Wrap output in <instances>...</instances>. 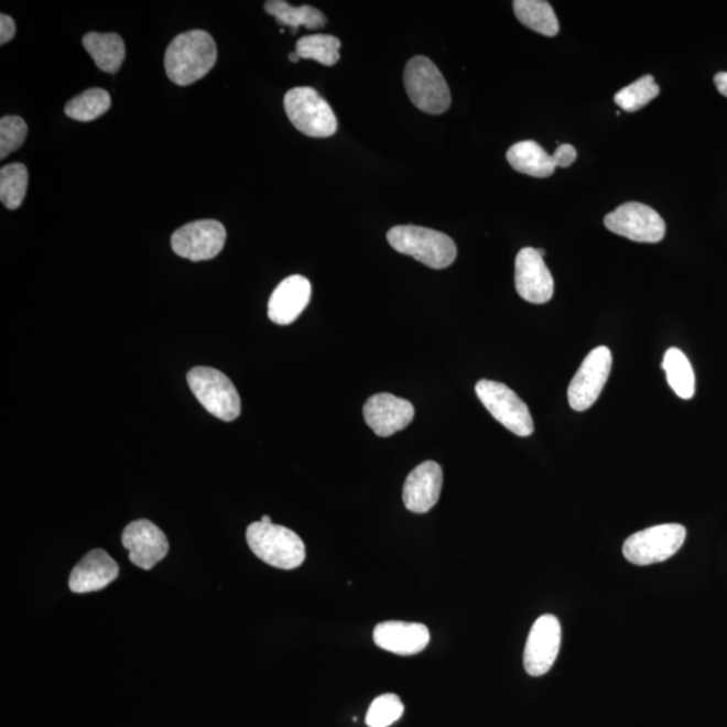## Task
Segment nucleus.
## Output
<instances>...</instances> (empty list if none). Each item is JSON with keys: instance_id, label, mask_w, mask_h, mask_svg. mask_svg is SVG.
Wrapping results in <instances>:
<instances>
[{"instance_id": "nucleus-17", "label": "nucleus", "mask_w": 727, "mask_h": 727, "mask_svg": "<svg viewBox=\"0 0 727 727\" xmlns=\"http://www.w3.org/2000/svg\"><path fill=\"white\" fill-rule=\"evenodd\" d=\"M373 641L381 650L411 657L428 645L430 632L420 622L384 621L376 626Z\"/></svg>"}, {"instance_id": "nucleus-22", "label": "nucleus", "mask_w": 727, "mask_h": 727, "mask_svg": "<svg viewBox=\"0 0 727 727\" xmlns=\"http://www.w3.org/2000/svg\"><path fill=\"white\" fill-rule=\"evenodd\" d=\"M264 10L283 26L291 28V32L294 34L299 32L301 26L315 30L324 28L326 24L324 12L312 8V6L294 8V6L283 2V0H270V2H265Z\"/></svg>"}, {"instance_id": "nucleus-4", "label": "nucleus", "mask_w": 727, "mask_h": 727, "mask_svg": "<svg viewBox=\"0 0 727 727\" xmlns=\"http://www.w3.org/2000/svg\"><path fill=\"white\" fill-rule=\"evenodd\" d=\"M404 87L417 109L430 115H441L452 106L451 89L444 75L432 59L411 58L404 69Z\"/></svg>"}, {"instance_id": "nucleus-9", "label": "nucleus", "mask_w": 727, "mask_h": 727, "mask_svg": "<svg viewBox=\"0 0 727 727\" xmlns=\"http://www.w3.org/2000/svg\"><path fill=\"white\" fill-rule=\"evenodd\" d=\"M614 366L611 351L606 347L593 349L569 381L567 398L575 411H586L597 402Z\"/></svg>"}, {"instance_id": "nucleus-36", "label": "nucleus", "mask_w": 727, "mask_h": 727, "mask_svg": "<svg viewBox=\"0 0 727 727\" xmlns=\"http://www.w3.org/2000/svg\"><path fill=\"white\" fill-rule=\"evenodd\" d=\"M538 251H539V253H541V257H542V258H544V257H545V251H544V250H542V248H539V250H538Z\"/></svg>"}, {"instance_id": "nucleus-5", "label": "nucleus", "mask_w": 727, "mask_h": 727, "mask_svg": "<svg viewBox=\"0 0 727 727\" xmlns=\"http://www.w3.org/2000/svg\"><path fill=\"white\" fill-rule=\"evenodd\" d=\"M187 383L198 402L218 420L232 422L241 412L238 390L227 375L210 367H196L187 373Z\"/></svg>"}, {"instance_id": "nucleus-3", "label": "nucleus", "mask_w": 727, "mask_h": 727, "mask_svg": "<svg viewBox=\"0 0 727 727\" xmlns=\"http://www.w3.org/2000/svg\"><path fill=\"white\" fill-rule=\"evenodd\" d=\"M246 536L252 553L267 565L294 569L305 562V543L287 527L254 521L248 527Z\"/></svg>"}, {"instance_id": "nucleus-6", "label": "nucleus", "mask_w": 727, "mask_h": 727, "mask_svg": "<svg viewBox=\"0 0 727 727\" xmlns=\"http://www.w3.org/2000/svg\"><path fill=\"white\" fill-rule=\"evenodd\" d=\"M284 109L296 130L312 138H329L337 131V118L317 90L308 87L290 89Z\"/></svg>"}, {"instance_id": "nucleus-15", "label": "nucleus", "mask_w": 727, "mask_h": 727, "mask_svg": "<svg viewBox=\"0 0 727 727\" xmlns=\"http://www.w3.org/2000/svg\"><path fill=\"white\" fill-rule=\"evenodd\" d=\"M415 409L409 400L391 395V393H376L364 405V417L376 435L390 436L402 432L414 420Z\"/></svg>"}, {"instance_id": "nucleus-11", "label": "nucleus", "mask_w": 727, "mask_h": 727, "mask_svg": "<svg viewBox=\"0 0 727 727\" xmlns=\"http://www.w3.org/2000/svg\"><path fill=\"white\" fill-rule=\"evenodd\" d=\"M227 240V230L220 221L198 220L186 224L172 236V248L181 258L203 262L217 257Z\"/></svg>"}, {"instance_id": "nucleus-1", "label": "nucleus", "mask_w": 727, "mask_h": 727, "mask_svg": "<svg viewBox=\"0 0 727 727\" xmlns=\"http://www.w3.org/2000/svg\"><path fill=\"white\" fill-rule=\"evenodd\" d=\"M217 59V46L209 33L191 30L182 33L166 48V75L174 84L186 87L208 75Z\"/></svg>"}, {"instance_id": "nucleus-30", "label": "nucleus", "mask_w": 727, "mask_h": 727, "mask_svg": "<svg viewBox=\"0 0 727 727\" xmlns=\"http://www.w3.org/2000/svg\"><path fill=\"white\" fill-rule=\"evenodd\" d=\"M26 137V121L21 117H3L0 120V160L20 149Z\"/></svg>"}, {"instance_id": "nucleus-16", "label": "nucleus", "mask_w": 727, "mask_h": 727, "mask_svg": "<svg viewBox=\"0 0 727 727\" xmlns=\"http://www.w3.org/2000/svg\"><path fill=\"white\" fill-rule=\"evenodd\" d=\"M442 484H444V471L441 465L434 460L416 466L403 487V502L409 511L414 513H426L440 500Z\"/></svg>"}, {"instance_id": "nucleus-14", "label": "nucleus", "mask_w": 727, "mask_h": 727, "mask_svg": "<svg viewBox=\"0 0 727 727\" xmlns=\"http://www.w3.org/2000/svg\"><path fill=\"white\" fill-rule=\"evenodd\" d=\"M121 543L129 550L131 563L143 569L153 568L169 554L165 532L145 519L132 521L127 525Z\"/></svg>"}, {"instance_id": "nucleus-20", "label": "nucleus", "mask_w": 727, "mask_h": 727, "mask_svg": "<svg viewBox=\"0 0 727 727\" xmlns=\"http://www.w3.org/2000/svg\"><path fill=\"white\" fill-rule=\"evenodd\" d=\"M507 160L517 172L535 178H547L556 169L553 155L533 141L513 144L508 150Z\"/></svg>"}, {"instance_id": "nucleus-25", "label": "nucleus", "mask_w": 727, "mask_h": 727, "mask_svg": "<svg viewBox=\"0 0 727 727\" xmlns=\"http://www.w3.org/2000/svg\"><path fill=\"white\" fill-rule=\"evenodd\" d=\"M111 105V96L107 90L93 88L66 102L65 113L66 117L85 123L102 117Z\"/></svg>"}, {"instance_id": "nucleus-32", "label": "nucleus", "mask_w": 727, "mask_h": 727, "mask_svg": "<svg viewBox=\"0 0 727 727\" xmlns=\"http://www.w3.org/2000/svg\"><path fill=\"white\" fill-rule=\"evenodd\" d=\"M17 33V24L12 18L6 14L0 15V44L6 45Z\"/></svg>"}, {"instance_id": "nucleus-28", "label": "nucleus", "mask_w": 727, "mask_h": 727, "mask_svg": "<svg viewBox=\"0 0 727 727\" xmlns=\"http://www.w3.org/2000/svg\"><path fill=\"white\" fill-rule=\"evenodd\" d=\"M659 94L660 88L654 77L645 75L639 78L638 82L621 89L620 93H617L615 102L622 111L636 112L650 105L653 99H657Z\"/></svg>"}, {"instance_id": "nucleus-7", "label": "nucleus", "mask_w": 727, "mask_h": 727, "mask_svg": "<svg viewBox=\"0 0 727 727\" xmlns=\"http://www.w3.org/2000/svg\"><path fill=\"white\" fill-rule=\"evenodd\" d=\"M682 524H660L630 535L622 545V554L636 566H650L674 556L686 541Z\"/></svg>"}, {"instance_id": "nucleus-34", "label": "nucleus", "mask_w": 727, "mask_h": 727, "mask_svg": "<svg viewBox=\"0 0 727 727\" xmlns=\"http://www.w3.org/2000/svg\"><path fill=\"white\" fill-rule=\"evenodd\" d=\"M289 58H290L291 63H299V61L301 59V57L299 56V53H296V52L290 53Z\"/></svg>"}, {"instance_id": "nucleus-10", "label": "nucleus", "mask_w": 727, "mask_h": 727, "mask_svg": "<svg viewBox=\"0 0 727 727\" xmlns=\"http://www.w3.org/2000/svg\"><path fill=\"white\" fill-rule=\"evenodd\" d=\"M605 227L636 242H659L665 236V223L651 206L627 203L605 216Z\"/></svg>"}, {"instance_id": "nucleus-33", "label": "nucleus", "mask_w": 727, "mask_h": 727, "mask_svg": "<svg viewBox=\"0 0 727 727\" xmlns=\"http://www.w3.org/2000/svg\"><path fill=\"white\" fill-rule=\"evenodd\" d=\"M715 87H717L718 93L727 97V72H719L714 77Z\"/></svg>"}, {"instance_id": "nucleus-35", "label": "nucleus", "mask_w": 727, "mask_h": 727, "mask_svg": "<svg viewBox=\"0 0 727 727\" xmlns=\"http://www.w3.org/2000/svg\"><path fill=\"white\" fill-rule=\"evenodd\" d=\"M260 521H262V523H265V524L272 523L271 518L267 517V514H264V517H262V520H260Z\"/></svg>"}, {"instance_id": "nucleus-13", "label": "nucleus", "mask_w": 727, "mask_h": 727, "mask_svg": "<svg viewBox=\"0 0 727 727\" xmlns=\"http://www.w3.org/2000/svg\"><path fill=\"white\" fill-rule=\"evenodd\" d=\"M514 286L527 302L543 305L553 299L554 279L535 248L527 247L514 260Z\"/></svg>"}, {"instance_id": "nucleus-12", "label": "nucleus", "mask_w": 727, "mask_h": 727, "mask_svg": "<svg viewBox=\"0 0 727 727\" xmlns=\"http://www.w3.org/2000/svg\"><path fill=\"white\" fill-rule=\"evenodd\" d=\"M562 627L553 615L539 617L533 623L524 650V669L531 676H542L553 669L561 650Z\"/></svg>"}, {"instance_id": "nucleus-24", "label": "nucleus", "mask_w": 727, "mask_h": 727, "mask_svg": "<svg viewBox=\"0 0 727 727\" xmlns=\"http://www.w3.org/2000/svg\"><path fill=\"white\" fill-rule=\"evenodd\" d=\"M663 369L669 384L676 395L691 399L695 393V375L686 355L681 349L670 348L665 351Z\"/></svg>"}, {"instance_id": "nucleus-29", "label": "nucleus", "mask_w": 727, "mask_h": 727, "mask_svg": "<svg viewBox=\"0 0 727 727\" xmlns=\"http://www.w3.org/2000/svg\"><path fill=\"white\" fill-rule=\"evenodd\" d=\"M404 713V705L395 694L378 696L368 708L366 723L369 727H388Z\"/></svg>"}, {"instance_id": "nucleus-31", "label": "nucleus", "mask_w": 727, "mask_h": 727, "mask_svg": "<svg viewBox=\"0 0 727 727\" xmlns=\"http://www.w3.org/2000/svg\"><path fill=\"white\" fill-rule=\"evenodd\" d=\"M553 158L556 167H568L577 160V150L572 144H561L557 145Z\"/></svg>"}, {"instance_id": "nucleus-8", "label": "nucleus", "mask_w": 727, "mask_h": 727, "mask_svg": "<svg viewBox=\"0 0 727 727\" xmlns=\"http://www.w3.org/2000/svg\"><path fill=\"white\" fill-rule=\"evenodd\" d=\"M476 393L490 415L509 432L518 436H530L533 433L535 427L529 405L511 388L497 381L480 380L476 384Z\"/></svg>"}, {"instance_id": "nucleus-19", "label": "nucleus", "mask_w": 727, "mask_h": 727, "mask_svg": "<svg viewBox=\"0 0 727 727\" xmlns=\"http://www.w3.org/2000/svg\"><path fill=\"white\" fill-rule=\"evenodd\" d=\"M118 575V563L105 550H93L73 567L69 589L76 594L99 592L112 584Z\"/></svg>"}, {"instance_id": "nucleus-21", "label": "nucleus", "mask_w": 727, "mask_h": 727, "mask_svg": "<svg viewBox=\"0 0 727 727\" xmlns=\"http://www.w3.org/2000/svg\"><path fill=\"white\" fill-rule=\"evenodd\" d=\"M83 45L102 72L113 75L124 63L126 46L119 34L88 33L84 35Z\"/></svg>"}, {"instance_id": "nucleus-26", "label": "nucleus", "mask_w": 727, "mask_h": 727, "mask_svg": "<svg viewBox=\"0 0 727 727\" xmlns=\"http://www.w3.org/2000/svg\"><path fill=\"white\" fill-rule=\"evenodd\" d=\"M29 173L23 163H11L0 170V202L10 210L20 208L26 196Z\"/></svg>"}, {"instance_id": "nucleus-23", "label": "nucleus", "mask_w": 727, "mask_h": 727, "mask_svg": "<svg viewBox=\"0 0 727 727\" xmlns=\"http://www.w3.org/2000/svg\"><path fill=\"white\" fill-rule=\"evenodd\" d=\"M514 15L520 23L545 36L560 33V22L553 6L543 0H517L513 2Z\"/></svg>"}, {"instance_id": "nucleus-27", "label": "nucleus", "mask_w": 727, "mask_h": 727, "mask_svg": "<svg viewBox=\"0 0 727 727\" xmlns=\"http://www.w3.org/2000/svg\"><path fill=\"white\" fill-rule=\"evenodd\" d=\"M341 41L335 35H306L296 42L295 52L301 58L317 61L325 66L338 63Z\"/></svg>"}, {"instance_id": "nucleus-18", "label": "nucleus", "mask_w": 727, "mask_h": 727, "mask_svg": "<svg viewBox=\"0 0 727 727\" xmlns=\"http://www.w3.org/2000/svg\"><path fill=\"white\" fill-rule=\"evenodd\" d=\"M312 299V284L302 275H291L274 290L269 301V318L276 325L293 324Z\"/></svg>"}, {"instance_id": "nucleus-2", "label": "nucleus", "mask_w": 727, "mask_h": 727, "mask_svg": "<svg viewBox=\"0 0 727 727\" xmlns=\"http://www.w3.org/2000/svg\"><path fill=\"white\" fill-rule=\"evenodd\" d=\"M387 240L393 250L416 259L430 269H447L457 258L456 242L438 230L398 226L388 230Z\"/></svg>"}]
</instances>
